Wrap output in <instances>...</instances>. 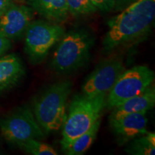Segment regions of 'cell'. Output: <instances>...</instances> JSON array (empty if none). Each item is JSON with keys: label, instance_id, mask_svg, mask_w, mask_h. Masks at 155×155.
<instances>
[{"label": "cell", "instance_id": "obj_1", "mask_svg": "<svg viewBox=\"0 0 155 155\" xmlns=\"http://www.w3.org/2000/svg\"><path fill=\"white\" fill-rule=\"evenodd\" d=\"M155 18V0H136L108 20L103 47L106 53L129 45L146 36Z\"/></svg>", "mask_w": 155, "mask_h": 155}, {"label": "cell", "instance_id": "obj_10", "mask_svg": "<svg viewBox=\"0 0 155 155\" xmlns=\"http://www.w3.org/2000/svg\"><path fill=\"white\" fill-rule=\"evenodd\" d=\"M147 113L127 114L119 116L110 115L109 126L119 146L127 144L132 139L147 131Z\"/></svg>", "mask_w": 155, "mask_h": 155}, {"label": "cell", "instance_id": "obj_8", "mask_svg": "<svg viewBox=\"0 0 155 155\" xmlns=\"http://www.w3.org/2000/svg\"><path fill=\"white\" fill-rule=\"evenodd\" d=\"M125 70L121 58H106L96 65L83 82L82 93L89 96L107 95Z\"/></svg>", "mask_w": 155, "mask_h": 155}, {"label": "cell", "instance_id": "obj_19", "mask_svg": "<svg viewBox=\"0 0 155 155\" xmlns=\"http://www.w3.org/2000/svg\"><path fill=\"white\" fill-rule=\"evenodd\" d=\"M12 47L11 40L0 36V57L7 53Z\"/></svg>", "mask_w": 155, "mask_h": 155}, {"label": "cell", "instance_id": "obj_21", "mask_svg": "<svg viewBox=\"0 0 155 155\" xmlns=\"http://www.w3.org/2000/svg\"><path fill=\"white\" fill-rule=\"evenodd\" d=\"M13 0H0V15L6 10Z\"/></svg>", "mask_w": 155, "mask_h": 155}, {"label": "cell", "instance_id": "obj_3", "mask_svg": "<svg viewBox=\"0 0 155 155\" xmlns=\"http://www.w3.org/2000/svg\"><path fill=\"white\" fill-rule=\"evenodd\" d=\"M72 88L71 81H58L45 88L34 99L32 112L46 135L63 127Z\"/></svg>", "mask_w": 155, "mask_h": 155}, {"label": "cell", "instance_id": "obj_5", "mask_svg": "<svg viewBox=\"0 0 155 155\" xmlns=\"http://www.w3.org/2000/svg\"><path fill=\"white\" fill-rule=\"evenodd\" d=\"M65 32V29L58 23L32 20L24 35V50L30 63L32 65L42 63Z\"/></svg>", "mask_w": 155, "mask_h": 155}, {"label": "cell", "instance_id": "obj_9", "mask_svg": "<svg viewBox=\"0 0 155 155\" xmlns=\"http://www.w3.org/2000/svg\"><path fill=\"white\" fill-rule=\"evenodd\" d=\"M34 16L35 11L30 6L12 2L0 15V36L11 41L23 38Z\"/></svg>", "mask_w": 155, "mask_h": 155}, {"label": "cell", "instance_id": "obj_15", "mask_svg": "<svg viewBox=\"0 0 155 155\" xmlns=\"http://www.w3.org/2000/svg\"><path fill=\"white\" fill-rule=\"evenodd\" d=\"M125 151L133 155L155 154V134L147 131L144 134L139 136L129 141Z\"/></svg>", "mask_w": 155, "mask_h": 155}, {"label": "cell", "instance_id": "obj_6", "mask_svg": "<svg viewBox=\"0 0 155 155\" xmlns=\"http://www.w3.org/2000/svg\"><path fill=\"white\" fill-rule=\"evenodd\" d=\"M0 131L6 141L17 147L30 139L42 140L46 137L28 106L16 108L0 120Z\"/></svg>", "mask_w": 155, "mask_h": 155}, {"label": "cell", "instance_id": "obj_7", "mask_svg": "<svg viewBox=\"0 0 155 155\" xmlns=\"http://www.w3.org/2000/svg\"><path fill=\"white\" fill-rule=\"evenodd\" d=\"M154 81V73L145 65L125 70L106 96V108L113 109L129 98L144 91Z\"/></svg>", "mask_w": 155, "mask_h": 155}, {"label": "cell", "instance_id": "obj_16", "mask_svg": "<svg viewBox=\"0 0 155 155\" xmlns=\"http://www.w3.org/2000/svg\"><path fill=\"white\" fill-rule=\"evenodd\" d=\"M18 147L25 152L32 155H57L58 154L51 145L38 139H30Z\"/></svg>", "mask_w": 155, "mask_h": 155}, {"label": "cell", "instance_id": "obj_17", "mask_svg": "<svg viewBox=\"0 0 155 155\" xmlns=\"http://www.w3.org/2000/svg\"><path fill=\"white\" fill-rule=\"evenodd\" d=\"M69 14L74 17L85 16L96 12L97 9L91 0H66Z\"/></svg>", "mask_w": 155, "mask_h": 155}, {"label": "cell", "instance_id": "obj_13", "mask_svg": "<svg viewBox=\"0 0 155 155\" xmlns=\"http://www.w3.org/2000/svg\"><path fill=\"white\" fill-rule=\"evenodd\" d=\"M28 3L35 12L50 22L61 24L70 15L66 0H28Z\"/></svg>", "mask_w": 155, "mask_h": 155}, {"label": "cell", "instance_id": "obj_12", "mask_svg": "<svg viewBox=\"0 0 155 155\" xmlns=\"http://www.w3.org/2000/svg\"><path fill=\"white\" fill-rule=\"evenodd\" d=\"M155 106L154 85H151L144 91L126 101L112 109L111 116H119L124 114L147 113Z\"/></svg>", "mask_w": 155, "mask_h": 155}, {"label": "cell", "instance_id": "obj_18", "mask_svg": "<svg viewBox=\"0 0 155 155\" xmlns=\"http://www.w3.org/2000/svg\"><path fill=\"white\" fill-rule=\"evenodd\" d=\"M97 10L101 12H111L114 10L115 0H91Z\"/></svg>", "mask_w": 155, "mask_h": 155}, {"label": "cell", "instance_id": "obj_2", "mask_svg": "<svg viewBox=\"0 0 155 155\" xmlns=\"http://www.w3.org/2000/svg\"><path fill=\"white\" fill-rule=\"evenodd\" d=\"M53 52L50 66L56 74L69 75L88 64L94 37L84 28L65 32Z\"/></svg>", "mask_w": 155, "mask_h": 155}, {"label": "cell", "instance_id": "obj_4", "mask_svg": "<svg viewBox=\"0 0 155 155\" xmlns=\"http://www.w3.org/2000/svg\"><path fill=\"white\" fill-rule=\"evenodd\" d=\"M106 96L107 95L89 96L83 93L74 96L62 127V150L101 119L106 108Z\"/></svg>", "mask_w": 155, "mask_h": 155}, {"label": "cell", "instance_id": "obj_20", "mask_svg": "<svg viewBox=\"0 0 155 155\" xmlns=\"http://www.w3.org/2000/svg\"><path fill=\"white\" fill-rule=\"evenodd\" d=\"M134 1L136 0H115L114 10L115 12H121Z\"/></svg>", "mask_w": 155, "mask_h": 155}, {"label": "cell", "instance_id": "obj_22", "mask_svg": "<svg viewBox=\"0 0 155 155\" xmlns=\"http://www.w3.org/2000/svg\"><path fill=\"white\" fill-rule=\"evenodd\" d=\"M13 1L18 2H24L26 1V0H13Z\"/></svg>", "mask_w": 155, "mask_h": 155}, {"label": "cell", "instance_id": "obj_14", "mask_svg": "<svg viewBox=\"0 0 155 155\" xmlns=\"http://www.w3.org/2000/svg\"><path fill=\"white\" fill-rule=\"evenodd\" d=\"M101 120L95 122L88 131L71 141L63 150L67 155H81L90 148L98 134Z\"/></svg>", "mask_w": 155, "mask_h": 155}, {"label": "cell", "instance_id": "obj_11", "mask_svg": "<svg viewBox=\"0 0 155 155\" xmlns=\"http://www.w3.org/2000/svg\"><path fill=\"white\" fill-rule=\"evenodd\" d=\"M25 75L22 60L15 54L0 57V94L16 86Z\"/></svg>", "mask_w": 155, "mask_h": 155}]
</instances>
